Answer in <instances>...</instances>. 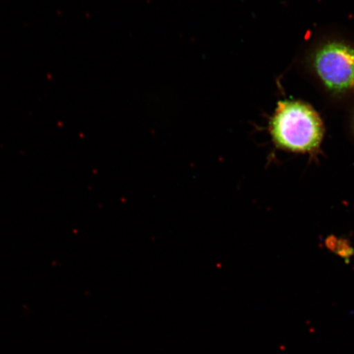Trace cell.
<instances>
[{"instance_id": "2", "label": "cell", "mask_w": 354, "mask_h": 354, "mask_svg": "<svg viewBox=\"0 0 354 354\" xmlns=\"http://www.w3.org/2000/svg\"><path fill=\"white\" fill-rule=\"evenodd\" d=\"M315 68L330 90L342 91L354 86V48L343 43L326 44L317 52Z\"/></svg>"}, {"instance_id": "1", "label": "cell", "mask_w": 354, "mask_h": 354, "mask_svg": "<svg viewBox=\"0 0 354 354\" xmlns=\"http://www.w3.org/2000/svg\"><path fill=\"white\" fill-rule=\"evenodd\" d=\"M276 143L294 152H309L320 145L323 128L319 117L308 106L287 102L279 106L272 122Z\"/></svg>"}]
</instances>
